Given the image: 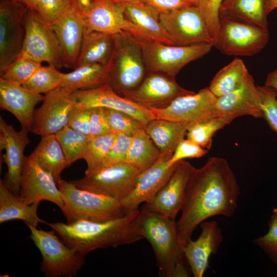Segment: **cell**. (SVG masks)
<instances>
[{"instance_id":"1","label":"cell","mask_w":277,"mask_h":277,"mask_svg":"<svg viewBox=\"0 0 277 277\" xmlns=\"http://www.w3.org/2000/svg\"><path fill=\"white\" fill-rule=\"evenodd\" d=\"M240 187L228 161L209 157L194 168L189 180L181 214L177 221L183 247L201 223L215 215L232 216L237 208Z\"/></svg>"},{"instance_id":"2","label":"cell","mask_w":277,"mask_h":277,"mask_svg":"<svg viewBox=\"0 0 277 277\" xmlns=\"http://www.w3.org/2000/svg\"><path fill=\"white\" fill-rule=\"evenodd\" d=\"M140 211L137 209L108 220H80L46 224L67 246L85 257L95 249L116 247L143 239L138 226Z\"/></svg>"},{"instance_id":"3","label":"cell","mask_w":277,"mask_h":277,"mask_svg":"<svg viewBox=\"0 0 277 277\" xmlns=\"http://www.w3.org/2000/svg\"><path fill=\"white\" fill-rule=\"evenodd\" d=\"M138 226L143 238L153 248L159 275L173 277L175 269L187 263L175 219L143 207L140 211Z\"/></svg>"},{"instance_id":"4","label":"cell","mask_w":277,"mask_h":277,"mask_svg":"<svg viewBox=\"0 0 277 277\" xmlns=\"http://www.w3.org/2000/svg\"><path fill=\"white\" fill-rule=\"evenodd\" d=\"M113 48L107 64L108 84L118 94L136 88L146 72L140 45L136 36L123 31L113 35Z\"/></svg>"},{"instance_id":"5","label":"cell","mask_w":277,"mask_h":277,"mask_svg":"<svg viewBox=\"0 0 277 277\" xmlns=\"http://www.w3.org/2000/svg\"><path fill=\"white\" fill-rule=\"evenodd\" d=\"M57 184L63 196L61 210L67 223L80 220H108L126 214L118 200L78 188L62 179Z\"/></svg>"},{"instance_id":"6","label":"cell","mask_w":277,"mask_h":277,"mask_svg":"<svg viewBox=\"0 0 277 277\" xmlns=\"http://www.w3.org/2000/svg\"><path fill=\"white\" fill-rule=\"evenodd\" d=\"M136 38L142 49L146 72H160L173 77L187 64L209 52L213 46L210 43L170 45Z\"/></svg>"},{"instance_id":"7","label":"cell","mask_w":277,"mask_h":277,"mask_svg":"<svg viewBox=\"0 0 277 277\" xmlns=\"http://www.w3.org/2000/svg\"><path fill=\"white\" fill-rule=\"evenodd\" d=\"M30 239L40 251V270L46 277H72L85 264L83 256L67 246L52 229L45 231L28 226Z\"/></svg>"},{"instance_id":"8","label":"cell","mask_w":277,"mask_h":277,"mask_svg":"<svg viewBox=\"0 0 277 277\" xmlns=\"http://www.w3.org/2000/svg\"><path fill=\"white\" fill-rule=\"evenodd\" d=\"M143 171L126 162L102 167L70 182L76 187L120 202L133 190Z\"/></svg>"},{"instance_id":"9","label":"cell","mask_w":277,"mask_h":277,"mask_svg":"<svg viewBox=\"0 0 277 277\" xmlns=\"http://www.w3.org/2000/svg\"><path fill=\"white\" fill-rule=\"evenodd\" d=\"M269 37L268 29L220 15L219 36L214 46L228 55L252 56L265 47Z\"/></svg>"},{"instance_id":"10","label":"cell","mask_w":277,"mask_h":277,"mask_svg":"<svg viewBox=\"0 0 277 277\" xmlns=\"http://www.w3.org/2000/svg\"><path fill=\"white\" fill-rule=\"evenodd\" d=\"M24 23L25 34L18 57L29 58L41 64L46 62L57 68L63 67L55 35L38 13L36 10L28 9Z\"/></svg>"},{"instance_id":"11","label":"cell","mask_w":277,"mask_h":277,"mask_svg":"<svg viewBox=\"0 0 277 277\" xmlns=\"http://www.w3.org/2000/svg\"><path fill=\"white\" fill-rule=\"evenodd\" d=\"M216 99L207 87L197 93L179 96L164 107L149 109L154 119L182 123L188 129L197 123L218 116L215 109Z\"/></svg>"},{"instance_id":"12","label":"cell","mask_w":277,"mask_h":277,"mask_svg":"<svg viewBox=\"0 0 277 277\" xmlns=\"http://www.w3.org/2000/svg\"><path fill=\"white\" fill-rule=\"evenodd\" d=\"M160 22L175 45L189 46L214 41L198 6L192 5L160 14Z\"/></svg>"},{"instance_id":"13","label":"cell","mask_w":277,"mask_h":277,"mask_svg":"<svg viewBox=\"0 0 277 277\" xmlns=\"http://www.w3.org/2000/svg\"><path fill=\"white\" fill-rule=\"evenodd\" d=\"M28 8L17 0H0V75L21 53Z\"/></svg>"},{"instance_id":"14","label":"cell","mask_w":277,"mask_h":277,"mask_svg":"<svg viewBox=\"0 0 277 277\" xmlns=\"http://www.w3.org/2000/svg\"><path fill=\"white\" fill-rule=\"evenodd\" d=\"M18 197L29 205L49 201L61 210L64 204L62 193L55 179L40 166L32 153L25 157Z\"/></svg>"},{"instance_id":"15","label":"cell","mask_w":277,"mask_h":277,"mask_svg":"<svg viewBox=\"0 0 277 277\" xmlns=\"http://www.w3.org/2000/svg\"><path fill=\"white\" fill-rule=\"evenodd\" d=\"M192 92L181 87L175 77L160 72H147L136 88L121 95L148 108H160L179 96Z\"/></svg>"},{"instance_id":"16","label":"cell","mask_w":277,"mask_h":277,"mask_svg":"<svg viewBox=\"0 0 277 277\" xmlns=\"http://www.w3.org/2000/svg\"><path fill=\"white\" fill-rule=\"evenodd\" d=\"M71 93L60 87L46 93L35 110L31 132L43 136L55 134L66 126L75 106Z\"/></svg>"},{"instance_id":"17","label":"cell","mask_w":277,"mask_h":277,"mask_svg":"<svg viewBox=\"0 0 277 277\" xmlns=\"http://www.w3.org/2000/svg\"><path fill=\"white\" fill-rule=\"evenodd\" d=\"M75 106L85 109L103 107L124 112L144 125L154 119L151 110L117 93L108 84L71 93Z\"/></svg>"},{"instance_id":"18","label":"cell","mask_w":277,"mask_h":277,"mask_svg":"<svg viewBox=\"0 0 277 277\" xmlns=\"http://www.w3.org/2000/svg\"><path fill=\"white\" fill-rule=\"evenodd\" d=\"M29 132L21 128L16 131L0 117L1 150L5 149L4 161L7 172L3 180L7 187L17 196L19 195L22 171L25 163L24 150L30 143Z\"/></svg>"},{"instance_id":"19","label":"cell","mask_w":277,"mask_h":277,"mask_svg":"<svg viewBox=\"0 0 277 277\" xmlns=\"http://www.w3.org/2000/svg\"><path fill=\"white\" fill-rule=\"evenodd\" d=\"M194 168L185 160L180 161L167 182L143 207L175 219L183 208L188 183Z\"/></svg>"},{"instance_id":"20","label":"cell","mask_w":277,"mask_h":277,"mask_svg":"<svg viewBox=\"0 0 277 277\" xmlns=\"http://www.w3.org/2000/svg\"><path fill=\"white\" fill-rule=\"evenodd\" d=\"M125 3L109 0H96L92 8L82 16L84 30L111 35L127 31L136 37L145 38L139 29L124 15Z\"/></svg>"},{"instance_id":"21","label":"cell","mask_w":277,"mask_h":277,"mask_svg":"<svg viewBox=\"0 0 277 277\" xmlns=\"http://www.w3.org/2000/svg\"><path fill=\"white\" fill-rule=\"evenodd\" d=\"M171 156L161 155L152 166L141 173L132 192L120 201L125 213L137 209L142 203L149 202L165 184L179 163L169 166L168 162Z\"/></svg>"},{"instance_id":"22","label":"cell","mask_w":277,"mask_h":277,"mask_svg":"<svg viewBox=\"0 0 277 277\" xmlns=\"http://www.w3.org/2000/svg\"><path fill=\"white\" fill-rule=\"evenodd\" d=\"M215 109L218 116L223 118L228 124L243 115L263 118L260 91L252 76L239 89L217 97Z\"/></svg>"},{"instance_id":"23","label":"cell","mask_w":277,"mask_h":277,"mask_svg":"<svg viewBox=\"0 0 277 277\" xmlns=\"http://www.w3.org/2000/svg\"><path fill=\"white\" fill-rule=\"evenodd\" d=\"M202 231L194 241L191 239L183 247V253L194 277L204 276L209 267L210 256L218 250L223 241L222 230L215 221L200 224Z\"/></svg>"},{"instance_id":"24","label":"cell","mask_w":277,"mask_h":277,"mask_svg":"<svg viewBox=\"0 0 277 277\" xmlns=\"http://www.w3.org/2000/svg\"><path fill=\"white\" fill-rule=\"evenodd\" d=\"M49 26L57 38L63 66L75 69L84 34L82 16L71 7Z\"/></svg>"},{"instance_id":"25","label":"cell","mask_w":277,"mask_h":277,"mask_svg":"<svg viewBox=\"0 0 277 277\" xmlns=\"http://www.w3.org/2000/svg\"><path fill=\"white\" fill-rule=\"evenodd\" d=\"M44 98L23 85L0 78V106L11 113L19 121L22 129L31 132L35 107Z\"/></svg>"},{"instance_id":"26","label":"cell","mask_w":277,"mask_h":277,"mask_svg":"<svg viewBox=\"0 0 277 277\" xmlns=\"http://www.w3.org/2000/svg\"><path fill=\"white\" fill-rule=\"evenodd\" d=\"M160 12L143 1L125 3V17L141 31L146 39L175 45L160 22Z\"/></svg>"},{"instance_id":"27","label":"cell","mask_w":277,"mask_h":277,"mask_svg":"<svg viewBox=\"0 0 277 277\" xmlns=\"http://www.w3.org/2000/svg\"><path fill=\"white\" fill-rule=\"evenodd\" d=\"M39 202L29 205L21 201L5 184L0 181V223L13 220L23 221L28 226L37 227L39 223L47 222L37 215Z\"/></svg>"},{"instance_id":"28","label":"cell","mask_w":277,"mask_h":277,"mask_svg":"<svg viewBox=\"0 0 277 277\" xmlns=\"http://www.w3.org/2000/svg\"><path fill=\"white\" fill-rule=\"evenodd\" d=\"M187 126L182 123L163 119H153L145 126V131L161 155H172L180 142L184 138Z\"/></svg>"},{"instance_id":"29","label":"cell","mask_w":277,"mask_h":277,"mask_svg":"<svg viewBox=\"0 0 277 277\" xmlns=\"http://www.w3.org/2000/svg\"><path fill=\"white\" fill-rule=\"evenodd\" d=\"M113 48V35L84 29L76 67L85 64L107 65L111 57Z\"/></svg>"},{"instance_id":"30","label":"cell","mask_w":277,"mask_h":277,"mask_svg":"<svg viewBox=\"0 0 277 277\" xmlns=\"http://www.w3.org/2000/svg\"><path fill=\"white\" fill-rule=\"evenodd\" d=\"M108 81L107 65L85 64L76 67L69 73H64L61 87L72 92L107 84Z\"/></svg>"},{"instance_id":"31","label":"cell","mask_w":277,"mask_h":277,"mask_svg":"<svg viewBox=\"0 0 277 277\" xmlns=\"http://www.w3.org/2000/svg\"><path fill=\"white\" fill-rule=\"evenodd\" d=\"M40 166L51 174L57 183L62 172L68 166L62 147L55 134L41 136L32 152Z\"/></svg>"},{"instance_id":"32","label":"cell","mask_w":277,"mask_h":277,"mask_svg":"<svg viewBox=\"0 0 277 277\" xmlns=\"http://www.w3.org/2000/svg\"><path fill=\"white\" fill-rule=\"evenodd\" d=\"M268 13L267 0H231L220 10V15L227 16L267 29Z\"/></svg>"},{"instance_id":"33","label":"cell","mask_w":277,"mask_h":277,"mask_svg":"<svg viewBox=\"0 0 277 277\" xmlns=\"http://www.w3.org/2000/svg\"><path fill=\"white\" fill-rule=\"evenodd\" d=\"M250 75L243 61L236 58L218 71L208 87L219 97L239 89Z\"/></svg>"},{"instance_id":"34","label":"cell","mask_w":277,"mask_h":277,"mask_svg":"<svg viewBox=\"0 0 277 277\" xmlns=\"http://www.w3.org/2000/svg\"><path fill=\"white\" fill-rule=\"evenodd\" d=\"M161 155L145 129L132 136L125 161L144 171L152 166Z\"/></svg>"},{"instance_id":"35","label":"cell","mask_w":277,"mask_h":277,"mask_svg":"<svg viewBox=\"0 0 277 277\" xmlns=\"http://www.w3.org/2000/svg\"><path fill=\"white\" fill-rule=\"evenodd\" d=\"M59 141L69 166L83 159L90 137L68 125L55 134Z\"/></svg>"},{"instance_id":"36","label":"cell","mask_w":277,"mask_h":277,"mask_svg":"<svg viewBox=\"0 0 277 277\" xmlns=\"http://www.w3.org/2000/svg\"><path fill=\"white\" fill-rule=\"evenodd\" d=\"M63 74L53 65H42L23 86L35 93L46 94L62 86Z\"/></svg>"},{"instance_id":"37","label":"cell","mask_w":277,"mask_h":277,"mask_svg":"<svg viewBox=\"0 0 277 277\" xmlns=\"http://www.w3.org/2000/svg\"><path fill=\"white\" fill-rule=\"evenodd\" d=\"M116 134L109 132L90 137L83 159L87 168L85 173L101 168L115 140Z\"/></svg>"},{"instance_id":"38","label":"cell","mask_w":277,"mask_h":277,"mask_svg":"<svg viewBox=\"0 0 277 277\" xmlns=\"http://www.w3.org/2000/svg\"><path fill=\"white\" fill-rule=\"evenodd\" d=\"M227 125L228 123L223 118L214 117L190 127L186 133L187 138L203 148L209 149L215 132Z\"/></svg>"},{"instance_id":"39","label":"cell","mask_w":277,"mask_h":277,"mask_svg":"<svg viewBox=\"0 0 277 277\" xmlns=\"http://www.w3.org/2000/svg\"><path fill=\"white\" fill-rule=\"evenodd\" d=\"M42 66L27 58L18 57L1 74L0 78L9 82L23 85Z\"/></svg>"},{"instance_id":"40","label":"cell","mask_w":277,"mask_h":277,"mask_svg":"<svg viewBox=\"0 0 277 277\" xmlns=\"http://www.w3.org/2000/svg\"><path fill=\"white\" fill-rule=\"evenodd\" d=\"M111 132L123 133L132 136L145 125L129 114L117 110L106 108Z\"/></svg>"},{"instance_id":"41","label":"cell","mask_w":277,"mask_h":277,"mask_svg":"<svg viewBox=\"0 0 277 277\" xmlns=\"http://www.w3.org/2000/svg\"><path fill=\"white\" fill-rule=\"evenodd\" d=\"M263 118L270 128L277 133V91L272 87L258 86Z\"/></svg>"},{"instance_id":"42","label":"cell","mask_w":277,"mask_h":277,"mask_svg":"<svg viewBox=\"0 0 277 277\" xmlns=\"http://www.w3.org/2000/svg\"><path fill=\"white\" fill-rule=\"evenodd\" d=\"M224 0H201L198 6L206 23L214 44L219 36L220 9Z\"/></svg>"},{"instance_id":"43","label":"cell","mask_w":277,"mask_h":277,"mask_svg":"<svg viewBox=\"0 0 277 277\" xmlns=\"http://www.w3.org/2000/svg\"><path fill=\"white\" fill-rule=\"evenodd\" d=\"M267 232L255 239L253 243L260 247L277 264V208L273 209Z\"/></svg>"},{"instance_id":"44","label":"cell","mask_w":277,"mask_h":277,"mask_svg":"<svg viewBox=\"0 0 277 277\" xmlns=\"http://www.w3.org/2000/svg\"><path fill=\"white\" fill-rule=\"evenodd\" d=\"M71 7L70 0H42L36 11L44 22L50 25Z\"/></svg>"},{"instance_id":"45","label":"cell","mask_w":277,"mask_h":277,"mask_svg":"<svg viewBox=\"0 0 277 277\" xmlns=\"http://www.w3.org/2000/svg\"><path fill=\"white\" fill-rule=\"evenodd\" d=\"M131 140V136L123 133L116 134L112 146L101 167L125 162Z\"/></svg>"},{"instance_id":"46","label":"cell","mask_w":277,"mask_h":277,"mask_svg":"<svg viewBox=\"0 0 277 277\" xmlns=\"http://www.w3.org/2000/svg\"><path fill=\"white\" fill-rule=\"evenodd\" d=\"M207 150L188 138H183L176 146L169 160V166L187 158H198L205 155Z\"/></svg>"},{"instance_id":"47","label":"cell","mask_w":277,"mask_h":277,"mask_svg":"<svg viewBox=\"0 0 277 277\" xmlns=\"http://www.w3.org/2000/svg\"><path fill=\"white\" fill-rule=\"evenodd\" d=\"M91 109H85L75 106L71 110L68 126L71 128L89 135Z\"/></svg>"},{"instance_id":"48","label":"cell","mask_w":277,"mask_h":277,"mask_svg":"<svg viewBox=\"0 0 277 277\" xmlns=\"http://www.w3.org/2000/svg\"><path fill=\"white\" fill-rule=\"evenodd\" d=\"M91 109L90 137H93L111 132L106 108L95 107Z\"/></svg>"},{"instance_id":"49","label":"cell","mask_w":277,"mask_h":277,"mask_svg":"<svg viewBox=\"0 0 277 277\" xmlns=\"http://www.w3.org/2000/svg\"><path fill=\"white\" fill-rule=\"evenodd\" d=\"M157 9L161 13L170 11L182 7L192 6L186 0H141Z\"/></svg>"},{"instance_id":"50","label":"cell","mask_w":277,"mask_h":277,"mask_svg":"<svg viewBox=\"0 0 277 277\" xmlns=\"http://www.w3.org/2000/svg\"><path fill=\"white\" fill-rule=\"evenodd\" d=\"M96 0H70L71 8L83 16L93 6Z\"/></svg>"},{"instance_id":"51","label":"cell","mask_w":277,"mask_h":277,"mask_svg":"<svg viewBox=\"0 0 277 277\" xmlns=\"http://www.w3.org/2000/svg\"><path fill=\"white\" fill-rule=\"evenodd\" d=\"M265 85L272 87L277 91V69L268 74Z\"/></svg>"},{"instance_id":"52","label":"cell","mask_w":277,"mask_h":277,"mask_svg":"<svg viewBox=\"0 0 277 277\" xmlns=\"http://www.w3.org/2000/svg\"><path fill=\"white\" fill-rule=\"evenodd\" d=\"M23 4L28 9L36 10L42 0H17Z\"/></svg>"},{"instance_id":"53","label":"cell","mask_w":277,"mask_h":277,"mask_svg":"<svg viewBox=\"0 0 277 277\" xmlns=\"http://www.w3.org/2000/svg\"><path fill=\"white\" fill-rule=\"evenodd\" d=\"M267 8L268 14L277 8V0H267Z\"/></svg>"},{"instance_id":"54","label":"cell","mask_w":277,"mask_h":277,"mask_svg":"<svg viewBox=\"0 0 277 277\" xmlns=\"http://www.w3.org/2000/svg\"><path fill=\"white\" fill-rule=\"evenodd\" d=\"M117 3H127L140 0H109Z\"/></svg>"},{"instance_id":"55","label":"cell","mask_w":277,"mask_h":277,"mask_svg":"<svg viewBox=\"0 0 277 277\" xmlns=\"http://www.w3.org/2000/svg\"><path fill=\"white\" fill-rule=\"evenodd\" d=\"M231 1V0H224L222 3L220 10L222 9H223L225 7H226L230 3Z\"/></svg>"},{"instance_id":"56","label":"cell","mask_w":277,"mask_h":277,"mask_svg":"<svg viewBox=\"0 0 277 277\" xmlns=\"http://www.w3.org/2000/svg\"><path fill=\"white\" fill-rule=\"evenodd\" d=\"M193 5L198 6L201 0H186Z\"/></svg>"}]
</instances>
